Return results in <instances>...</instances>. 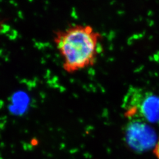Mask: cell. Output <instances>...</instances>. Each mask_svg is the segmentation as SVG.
Segmentation results:
<instances>
[{
    "instance_id": "1",
    "label": "cell",
    "mask_w": 159,
    "mask_h": 159,
    "mask_svg": "<svg viewBox=\"0 0 159 159\" xmlns=\"http://www.w3.org/2000/svg\"><path fill=\"white\" fill-rule=\"evenodd\" d=\"M54 43L68 74L93 67L100 54L102 35L90 25L73 24L55 31Z\"/></svg>"
},
{
    "instance_id": "2",
    "label": "cell",
    "mask_w": 159,
    "mask_h": 159,
    "mask_svg": "<svg viewBox=\"0 0 159 159\" xmlns=\"http://www.w3.org/2000/svg\"><path fill=\"white\" fill-rule=\"evenodd\" d=\"M123 106L127 118L159 122V97L149 91L131 87L125 94Z\"/></svg>"
},
{
    "instance_id": "3",
    "label": "cell",
    "mask_w": 159,
    "mask_h": 159,
    "mask_svg": "<svg viewBox=\"0 0 159 159\" xmlns=\"http://www.w3.org/2000/svg\"><path fill=\"white\" fill-rule=\"evenodd\" d=\"M125 138L129 147L139 152L146 150L156 144L153 130L139 120H133L129 123L125 129Z\"/></svg>"
},
{
    "instance_id": "4",
    "label": "cell",
    "mask_w": 159,
    "mask_h": 159,
    "mask_svg": "<svg viewBox=\"0 0 159 159\" xmlns=\"http://www.w3.org/2000/svg\"><path fill=\"white\" fill-rule=\"evenodd\" d=\"M153 152L157 159H159V138L154 148Z\"/></svg>"
}]
</instances>
